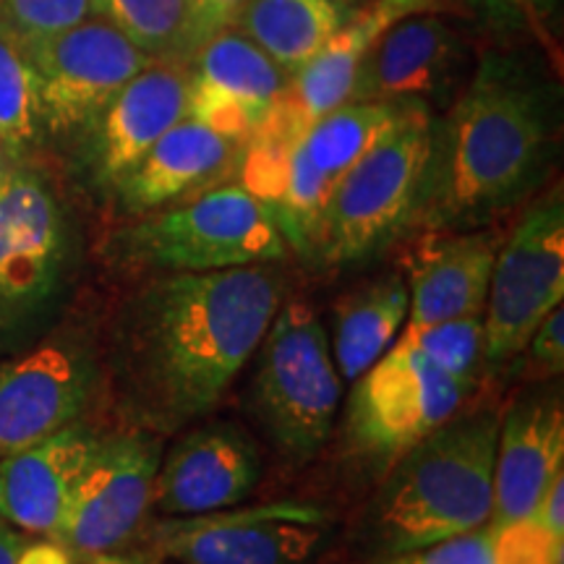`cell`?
Here are the masks:
<instances>
[{
  "instance_id": "8d00e7d4",
  "label": "cell",
  "mask_w": 564,
  "mask_h": 564,
  "mask_svg": "<svg viewBox=\"0 0 564 564\" xmlns=\"http://www.w3.org/2000/svg\"><path fill=\"white\" fill-rule=\"evenodd\" d=\"M162 556L158 552H121V549H116V552H102V554H95V556H87V560H82V564H160Z\"/></svg>"
},
{
  "instance_id": "83f0119b",
  "label": "cell",
  "mask_w": 564,
  "mask_h": 564,
  "mask_svg": "<svg viewBox=\"0 0 564 564\" xmlns=\"http://www.w3.org/2000/svg\"><path fill=\"white\" fill-rule=\"evenodd\" d=\"M42 131L34 70L24 47L0 30V144L21 162Z\"/></svg>"
},
{
  "instance_id": "5bb4252c",
  "label": "cell",
  "mask_w": 564,
  "mask_h": 564,
  "mask_svg": "<svg viewBox=\"0 0 564 564\" xmlns=\"http://www.w3.org/2000/svg\"><path fill=\"white\" fill-rule=\"evenodd\" d=\"M262 457L253 436L232 421L183 434L160 460L152 507L165 518H192L241 505L257 489Z\"/></svg>"
},
{
  "instance_id": "52a82bcc",
  "label": "cell",
  "mask_w": 564,
  "mask_h": 564,
  "mask_svg": "<svg viewBox=\"0 0 564 564\" xmlns=\"http://www.w3.org/2000/svg\"><path fill=\"white\" fill-rule=\"evenodd\" d=\"M350 384L348 440L382 468L453 419L474 387L436 369L403 335Z\"/></svg>"
},
{
  "instance_id": "e0dca14e",
  "label": "cell",
  "mask_w": 564,
  "mask_h": 564,
  "mask_svg": "<svg viewBox=\"0 0 564 564\" xmlns=\"http://www.w3.org/2000/svg\"><path fill=\"white\" fill-rule=\"evenodd\" d=\"M455 11L449 0H366L345 19V24L295 70L274 105L267 123L301 137L316 118L350 100L352 82L371 42L398 19L419 11ZM457 13V11H455Z\"/></svg>"
},
{
  "instance_id": "9a60e30c",
  "label": "cell",
  "mask_w": 564,
  "mask_h": 564,
  "mask_svg": "<svg viewBox=\"0 0 564 564\" xmlns=\"http://www.w3.org/2000/svg\"><path fill=\"white\" fill-rule=\"evenodd\" d=\"M188 70V118L238 144L257 131L285 91L291 76L230 26L204 42Z\"/></svg>"
},
{
  "instance_id": "ac0fdd59",
  "label": "cell",
  "mask_w": 564,
  "mask_h": 564,
  "mask_svg": "<svg viewBox=\"0 0 564 564\" xmlns=\"http://www.w3.org/2000/svg\"><path fill=\"white\" fill-rule=\"evenodd\" d=\"M497 232L489 230H429L405 257L408 327L481 314L489 295Z\"/></svg>"
},
{
  "instance_id": "9c48e42d",
  "label": "cell",
  "mask_w": 564,
  "mask_h": 564,
  "mask_svg": "<svg viewBox=\"0 0 564 564\" xmlns=\"http://www.w3.org/2000/svg\"><path fill=\"white\" fill-rule=\"evenodd\" d=\"M327 535L329 514L295 499L165 518L150 528L152 552L178 564H314Z\"/></svg>"
},
{
  "instance_id": "6da1fadb",
  "label": "cell",
  "mask_w": 564,
  "mask_h": 564,
  "mask_svg": "<svg viewBox=\"0 0 564 564\" xmlns=\"http://www.w3.org/2000/svg\"><path fill=\"white\" fill-rule=\"evenodd\" d=\"M274 264L165 272L123 319V377L131 408L152 432L173 434L215 411L262 345L282 306Z\"/></svg>"
},
{
  "instance_id": "1f68e13d",
  "label": "cell",
  "mask_w": 564,
  "mask_h": 564,
  "mask_svg": "<svg viewBox=\"0 0 564 564\" xmlns=\"http://www.w3.org/2000/svg\"><path fill=\"white\" fill-rule=\"evenodd\" d=\"M382 564H494L491 528L455 535V539L413 549V552L387 554Z\"/></svg>"
},
{
  "instance_id": "f35d334b",
  "label": "cell",
  "mask_w": 564,
  "mask_h": 564,
  "mask_svg": "<svg viewBox=\"0 0 564 564\" xmlns=\"http://www.w3.org/2000/svg\"><path fill=\"white\" fill-rule=\"evenodd\" d=\"M17 165H19V162H13V160H11V154L6 152V147L0 144V181H3L6 175H9Z\"/></svg>"
},
{
  "instance_id": "4fadbf2b",
  "label": "cell",
  "mask_w": 564,
  "mask_h": 564,
  "mask_svg": "<svg viewBox=\"0 0 564 564\" xmlns=\"http://www.w3.org/2000/svg\"><path fill=\"white\" fill-rule=\"evenodd\" d=\"M455 13V11H453ZM474 42L447 9L398 19L366 51L350 100H442L474 70Z\"/></svg>"
},
{
  "instance_id": "4dcf8cb0",
  "label": "cell",
  "mask_w": 564,
  "mask_h": 564,
  "mask_svg": "<svg viewBox=\"0 0 564 564\" xmlns=\"http://www.w3.org/2000/svg\"><path fill=\"white\" fill-rule=\"evenodd\" d=\"M494 564H562L564 549L541 531L533 520H520L491 531Z\"/></svg>"
},
{
  "instance_id": "d6986e66",
  "label": "cell",
  "mask_w": 564,
  "mask_h": 564,
  "mask_svg": "<svg viewBox=\"0 0 564 564\" xmlns=\"http://www.w3.org/2000/svg\"><path fill=\"white\" fill-rule=\"evenodd\" d=\"M188 116V70L152 61L95 121V171L116 188L158 141Z\"/></svg>"
},
{
  "instance_id": "e575fe53",
  "label": "cell",
  "mask_w": 564,
  "mask_h": 564,
  "mask_svg": "<svg viewBox=\"0 0 564 564\" xmlns=\"http://www.w3.org/2000/svg\"><path fill=\"white\" fill-rule=\"evenodd\" d=\"M243 3L246 0H192L202 40L207 42L212 34L230 30L236 24V17L241 13Z\"/></svg>"
},
{
  "instance_id": "3957f363",
  "label": "cell",
  "mask_w": 564,
  "mask_h": 564,
  "mask_svg": "<svg viewBox=\"0 0 564 564\" xmlns=\"http://www.w3.org/2000/svg\"><path fill=\"white\" fill-rule=\"evenodd\" d=\"M499 415H453L392 465L377 510L387 554L489 528Z\"/></svg>"
},
{
  "instance_id": "603a6c76",
  "label": "cell",
  "mask_w": 564,
  "mask_h": 564,
  "mask_svg": "<svg viewBox=\"0 0 564 564\" xmlns=\"http://www.w3.org/2000/svg\"><path fill=\"white\" fill-rule=\"evenodd\" d=\"M408 308L411 295L400 274H387L343 299L335 312V337L329 340L343 382H356L398 343Z\"/></svg>"
},
{
  "instance_id": "d590c367",
  "label": "cell",
  "mask_w": 564,
  "mask_h": 564,
  "mask_svg": "<svg viewBox=\"0 0 564 564\" xmlns=\"http://www.w3.org/2000/svg\"><path fill=\"white\" fill-rule=\"evenodd\" d=\"M76 560L63 549L58 541H42V544H24L17 564H74Z\"/></svg>"
},
{
  "instance_id": "44dd1931",
  "label": "cell",
  "mask_w": 564,
  "mask_h": 564,
  "mask_svg": "<svg viewBox=\"0 0 564 564\" xmlns=\"http://www.w3.org/2000/svg\"><path fill=\"white\" fill-rule=\"evenodd\" d=\"M97 440L89 429L68 423L61 432L0 460V518L26 533L53 539L87 468Z\"/></svg>"
},
{
  "instance_id": "4316f807",
  "label": "cell",
  "mask_w": 564,
  "mask_h": 564,
  "mask_svg": "<svg viewBox=\"0 0 564 564\" xmlns=\"http://www.w3.org/2000/svg\"><path fill=\"white\" fill-rule=\"evenodd\" d=\"M457 13L494 37V45L541 47L560 61L562 0H449Z\"/></svg>"
},
{
  "instance_id": "d6a6232c",
  "label": "cell",
  "mask_w": 564,
  "mask_h": 564,
  "mask_svg": "<svg viewBox=\"0 0 564 564\" xmlns=\"http://www.w3.org/2000/svg\"><path fill=\"white\" fill-rule=\"evenodd\" d=\"M531 361L544 373H560L564 366V312L556 306L544 322L533 329L531 340Z\"/></svg>"
},
{
  "instance_id": "f1b7e54d",
  "label": "cell",
  "mask_w": 564,
  "mask_h": 564,
  "mask_svg": "<svg viewBox=\"0 0 564 564\" xmlns=\"http://www.w3.org/2000/svg\"><path fill=\"white\" fill-rule=\"evenodd\" d=\"M408 337L423 356L449 377L474 384L478 364L484 361V316L468 314L457 319L405 327Z\"/></svg>"
},
{
  "instance_id": "484cf974",
  "label": "cell",
  "mask_w": 564,
  "mask_h": 564,
  "mask_svg": "<svg viewBox=\"0 0 564 564\" xmlns=\"http://www.w3.org/2000/svg\"><path fill=\"white\" fill-rule=\"evenodd\" d=\"M95 17L110 21L152 61L186 66L204 45L192 0H95Z\"/></svg>"
},
{
  "instance_id": "836d02e7",
  "label": "cell",
  "mask_w": 564,
  "mask_h": 564,
  "mask_svg": "<svg viewBox=\"0 0 564 564\" xmlns=\"http://www.w3.org/2000/svg\"><path fill=\"white\" fill-rule=\"evenodd\" d=\"M531 520L554 541L556 549H564V474L556 476L544 491Z\"/></svg>"
},
{
  "instance_id": "ffe728a7",
  "label": "cell",
  "mask_w": 564,
  "mask_h": 564,
  "mask_svg": "<svg viewBox=\"0 0 564 564\" xmlns=\"http://www.w3.org/2000/svg\"><path fill=\"white\" fill-rule=\"evenodd\" d=\"M564 474V413L560 400H528L499 421L494 455L491 531L531 520L544 491Z\"/></svg>"
},
{
  "instance_id": "30bf717a",
  "label": "cell",
  "mask_w": 564,
  "mask_h": 564,
  "mask_svg": "<svg viewBox=\"0 0 564 564\" xmlns=\"http://www.w3.org/2000/svg\"><path fill=\"white\" fill-rule=\"evenodd\" d=\"M68 236L45 181L17 165L0 181V337L32 327L63 285Z\"/></svg>"
},
{
  "instance_id": "5b68a950",
  "label": "cell",
  "mask_w": 564,
  "mask_h": 564,
  "mask_svg": "<svg viewBox=\"0 0 564 564\" xmlns=\"http://www.w3.org/2000/svg\"><path fill=\"white\" fill-rule=\"evenodd\" d=\"M121 259L158 272H220L278 264L288 238L267 204L241 183H217L167 207L118 238Z\"/></svg>"
},
{
  "instance_id": "8fae6325",
  "label": "cell",
  "mask_w": 564,
  "mask_h": 564,
  "mask_svg": "<svg viewBox=\"0 0 564 564\" xmlns=\"http://www.w3.org/2000/svg\"><path fill=\"white\" fill-rule=\"evenodd\" d=\"M24 53L37 84L40 123L55 137L95 123L105 105L152 63L150 55L100 17L34 42Z\"/></svg>"
},
{
  "instance_id": "7402d4cb",
  "label": "cell",
  "mask_w": 564,
  "mask_h": 564,
  "mask_svg": "<svg viewBox=\"0 0 564 564\" xmlns=\"http://www.w3.org/2000/svg\"><path fill=\"white\" fill-rule=\"evenodd\" d=\"M238 152V141L186 116L141 158L116 192L126 209L147 215L225 183L236 171Z\"/></svg>"
},
{
  "instance_id": "2e32d148",
  "label": "cell",
  "mask_w": 564,
  "mask_h": 564,
  "mask_svg": "<svg viewBox=\"0 0 564 564\" xmlns=\"http://www.w3.org/2000/svg\"><path fill=\"white\" fill-rule=\"evenodd\" d=\"M91 387V358L68 343L40 345L0 364V460L76 423Z\"/></svg>"
},
{
  "instance_id": "d4e9b609",
  "label": "cell",
  "mask_w": 564,
  "mask_h": 564,
  "mask_svg": "<svg viewBox=\"0 0 564 564\" xmlns=\"http://www.w3.org/2000/svg\"><path fill=\"white\" fill-rule=\"evenodd\" d=\"M411 102H343L301 133L299 150L335 188V183L405 116Z\"/></svg>"
},
{
  "instance_id": "8992f818",
  "label": "cell",
  "mask_w": 564,
  "mask_h": 564,
  "mask_svg": "<svg viewBox=\"0 0 564 564\" xmlns=\"http://www.w3.org/2000/svg\"><path fill=\"white\" fill-rule=\"evenodd\" d=\"M257 350L253 408L288 460H312L333 434L343 403L327 329L312 306L285 303Z\"/></svg>"
},
{
  "instance_id": "7a4b0ae2",
  "label": "cell",
  "mask_w": 564,
  "mask_h": 564,
  "mask_svg": "<svg viewBox=\"0 0 564 564\" xmlns=\"http://www.w3.org/2000/svg\"><path fill=\"white\" fill-rule=\"evenodd\" d=\"M489 45L453 110L434 121L415 220L429 230H470L520 204L554 154V84L518 45Z\"/></svg>"
},
{
  "instance_id": "7c38bea8",
  "label": "cell",
  "mask_w": 564,
  "mask_h": 564,
  "mask_svg": "<svg viewBox=\"0 0 564 564\" xmlns=\"http://www.w3.org/2000/svg\"><path fill=\"white\" fill-rule=\"evenodd\" d=\"M160 460V440L150 432L97 440L53 541L74 560L123 549L152 510Z\"/></svg>"
},
{
  "instance_id": "cb8c5ba5",
  "label": "cell",
  "mask_w": 564,
  "mask_h": 564,
  "mask_svg": "<svg viewBox=\"0 0 564 564\" xmlns=\"http://www.w3.org/2000/svg\"><path fill=\"white\" fill-rule=\"evenodd\" d=\"M352 11L335 0H246L232 26L293 76Z\"/></svg>"
},
{
  "instance_id": "ba28073f",
  "label": "cell",
  "mask_w": 564,
  "mask_h": 564,
  "mask_svg": "<svg viewBox=\"0 0 564 564\" xmlns=\"http://www.w3.org/2000/svg\"><path fill=\"white\" fill-rule=\"evenodd\" d=\"M564 299V196L556 186L523 212L494 259L484 308V361L528 348L533 329Z\"/></svg>"
},
{
  "instance_id": "ab89813d",
  "label": "cell",
  "mask_w": 564,
  "mask_h": 564,
  "mask_svg": "<svg viewBox=\"0 0 564 564\" xmlns=\"http://www.w3.org/2000/svg\"><path fill=\"white\" fill-rule=\"evenodd\" d=\"M335 3L345 6V9H358V6H364L366 0H335Z\"/></svg>"
},
{
  "instance_id": "f546056e",
  "label": "cell",
  "mask_w": 564,
  "mask_h": 564,
  "mask_svg": "<svg viewBox=\"0 0 564 564\" xmlns=\"http://www.w3.org/2000/svg\"><path fill=\"white\" fill-rule=\"evenodd\" d=\"M95 17V0H3L0 30L21 47H30L55 34L74 30Z\"/></svg>"
},
{
  "instance_id": "74e56055",
  "label": "cell",
  "mask_w": 564,
  "mask_h": 564,
  "mask_svg": "<svg viewBox=\"0 0 564 564\" xmlns=\"http://www.w3.org/2000/svg\"><path fill=\"white\" fill-rule=\"evenodd\" d=\"M21 549H24V539L13 533L0 518V564H17Z\"/></svg>"
},
{
  "instance_id": "277c9868",
  "label": "cell",
  "mask_w": 564,
  "mask_h": 564,
  "mask_svg": "<svg viewBox=\"0 0 564 564\" xmlns=\"http://www.w3.org/2000/svg\"><path fill=\"white\" fill-rule=\"evenodd\" d=\"M432 131L429 105L411 102L405 116L335 183L314 236L322 262H366L415 220Z\"/></svg>"
}]
</instances>
